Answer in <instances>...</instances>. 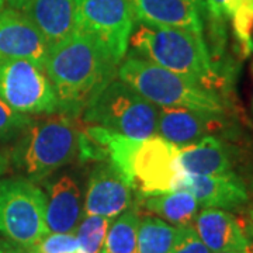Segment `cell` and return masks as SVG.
Segmentation results:
<instances>
[{
  "label": "cell",
  "instance_id": "d6a6232c",
  "mask_svg": "<svg viewBox=\"0 0 253 253\" xmlns=\"http://www.w3.org/2000/svg\"><path fill=\"white\" fill-rule=\"evenodd\" d=\"M200 3H201V4H204V0H199ZM204 6H206V4H204Z\"/></svg>",
  "mask_w": 253,
  "mask_h": 253
},
{
  "label": "cell",
  "instance_id": "cb8c5ba5",
  "mask_svg": "<svg viewBox=\"0 0 253 253\" xmlns=\"http://www.w3.org/2000/svg\"><path fill=\"white\" fill-rule=\"evenodd\" d=\"M31 120V116L18 113L0 99V142L14 141Z\"/></svg>",
  "mask_w": 253,
  "mask_h": 253
},
{
  "label": "cell",
  "instance_id": "4fadbf2b",
  "mask_svg": "<svg viewBox=\"0 0 253 253\" xmlns=\"http://www.w3.org/2000/svg\"><path fill=\"white\" fill-rule=\"evenodd\" d=\"M221 128V114L180 107H161L158 110L156 132L177 146L199 142L206 136L214 135Z\"/></svg>",
  "mask_w": 253,
  "mask_h": 253
},
{
  "label": "cell",
  "instance_id": "44dd1931",
  "mask_svg": "<svg viewBox=\"0 0 253 253\" xmlns=\"http://www.w3.org/2000/svg\"><path fill=\"white\" fill-rule=\"evenodd\" d=\"M176 226L168 224L159 217H141L136 253H169L176 236Z\"/></svg>",
  "mask_w": 253,
  "mask_h": 253
},
{
  "label": "cell",
  "instance_id": "ffe728a7",
  "mask_svg": "<svg viewBox=\"0 0 253 253\" xmlns=\"http://www.w3.org/2000/svg\"><path fill=\"white\" fill-rule=\"evenodd\" d=\"M139 214L136 208H128L110 224L100 253H136Z\"/></svg>",
  "mask_w": 253,
  "mask_h": 253
},
{
  "label": "cell",
  "instance_id": "2e32d148",
  "mask_svg": "<svg viewBox=\"0 0 253 253\" xmlns=\"http://www.w3.org/2000/svg\"><path fill=\"white\" fill-rule=\"evenodd\" d=\"M189 191L200 207L234 210L248 203V190L235 173L226 174H184L180 189Z\"/></svg>",
  "mask_w": 253,
  "mask_h": 253
},
{
  "label": "cell",
  "instance_id": "d6986e66",
  "mask_svg": "<svg viewBox=\"0 0 253 253\" xmlns=\"http://www.w3.org/2000/svg\"><path fill=\"white\" fill-rule=\"evenodd\" d=\"M139 204L149 212L155 214L163 221L173 226L191 225L196 215L199 214L197 200L184 190H176L163 194L141 196Z\"/></svg>",
  "mask_w": 253,
  "mask_h": 253
},
{
  "label": "cell",
  "instance_id": "d4e9b609",
  "mask_svg": "<svg viewBox=\"0 0 253 253\" xmlns=\"http://www.w3.org/2000/svg\"><path fill=\"white\" fill-rule=\"evenodd\" d=\"M169 253H211L200 239L193 224L177 226L176 236Z\"/></svg>",
  "mask_w": 253,
  "mask_h": 253
},
{
  "label": "cell",
  "instance_id": "e0dca14e",
  "mask_svg": "<svg viewBox=\"0 0 253 253\" xmlns=\"http://www.w3.org/2000/svg\"><path fill=\"white\" fill-rule=\"evenodd\" d=\"M193 226L211 253L242 251L253 244L239 219L221 208H203Z\"/></svg>",
  "mask_w": 253,
  "mask_h": 253
},
{
  "label": "cell",
  "instance_id": "5b68a950",
  "mask_svg": "<svg viewBox=\"0 0 253 253\" xmlns=\"http://www.w3.org/2000/svg\"><path fill=\"white\" fill-rule=\"evenodd\" d=\"M83 121L142 141L156 134L158 109L123 81H114L84 109Z\"/></svg>",
  "mask_w": 253,
  "mask_h": 253
},
{
  "label": "cell",
  "instance_id": "83f0119b",
  "mask_svg": "<svg viewBox=\"0 0 253 253\" xmlns=\"http://www.w3.org/2000/svg\"><path fill=\"white\" fill-rule=\"evenodd\" d=\"M10 168V158L9 155L4 154L3 151H0V179L3 177V174H6Z\"/></svg>",
  "mask_w": 253,
  "mask_h": 253
},
{
  "label": "cell",
  "instance_id": "7a4b0ae2",
  "mask_svg": "<svg viewBox=\"0 0 253 253\" xmlns=\"http://www.w3.org/2000/svg\"><path fill=\"white\" fill-rule=\"evenodd\" d=\"M78 118L63 113L42 114L34 118L16 138L10 163L33 183H41L68 166L79 152Z\"/></svg>",
  "mask_w": 253,
  "mask_h": 253
},
{
  "label": "cell",
  "instance_id": "f1b7e54d",
  "mask_svg": "<svg viewBox=\"0 0 253 253\" xmlns=\"http://www.w3.org/2000/svg\"><path fill=\"white\" fill-rule=\"evenodd\" d=\"M218 253H253V244L249 245L248 248H245L242 251H226V252H218Z\"/></svg>",
  "mask_w": 253,
  "mask_h": 253
},
{
  "label": "cell",
  "instance_id": "ac0fdd59",
  "mask_svg": "<svg viewBox=\"0 0 253 253\" xmlns=\"http://www.w3.org/2000/svg\"><path fill=\"white\" fill-rule=\"evenodd\" d=\"M179 166L184 174H226L232 172L231 154L217 136L208 135L199 142L180 146Z\"/></svg>",
  "mask_w": 253,
  "mask_h": 253
},
{
  "label": "cell",
  "instance_id": "603a6c76",
  "mask_svg": "<svg viewBox=\"0 0 253 253\" xmlns=\"http://www.w3.org/2000/svg\"><path fill=\"white\" fill-rule=\"evenodd\" d=\"M231 23L241 55H251L253 51V0H242Z\"/></svg>",
  "mask_w": 253,
  "mask_h": 253
},
{
  "label": "cell",
  "instance_id": "8992f818",
  "mask_svg": "<svg viewBox=\"0 0 253 253\" xmlns=\"http://www.w3.org/2000/svg\"><path fill=\"white\" fill-rule=\"evenodd\" d=\"M46 234L45 193L26 177L0 179V235L30 249Z\"/></svg>",
  "mask_w": 253,
  "mask_h": 253
},
{
  "label": "cell",
  "instance_id": "836d02e7",
  "mask_svg": "<svg viewBox=\"0 0 253 253\" xmlns=\"http://www.w3.org/2000/svg\"><path fill=\"white\" fill-rule=\"evenodd\" d=\"M252 71H253V66H252ZM252 110H253V93H252Z\"/></svg>",
  "mask_w": 253,
  "mask_h": 253
},
{
  "label": "cell",
  "instance_id": "277c9868",
  "mask_svg": "<svg viewBox=\"0 0 253 253\" xmlns=\"http://www.w3.org/2000/svg\"><path fill=\"white\" fill-rule=\"evenodd\" d=\"M117 76L156 107L200 110L221 116L225 110L214 90L132 52L121 61Z\"/></svg>",
  "mask_w": 253,
  "mask_h": 253
},
{
  "label": "cell",
  "instance_id": "484cf974",
  "mask_svg": "<svg viewBox=\"0 0 253 253\" xmlns=\"http://www.w3.org/2000/svg\"><path fill=\"white\" fill-rule=\"evenodd\" d=\"M242 0H204L206 4V16L208 20L225 23V20H231L235 14Z\"/></svg>",
  "mask_w": 253,
  "mask_h": 253
},
{
  "label": "cell",
  "instance_id": "ba28073f",
  "mask_svg": "<svg viewBox=\"0 0 253 253\" xmlns=\"http://www.w3.org/2000/svg\"><path fill=\"white\" fill-rule=\"evenodd\" d=\"M73 3L75 30L96 37L120 65L135 26L129 0H73Z\"/></svg>",
  "mask_w": 253,
  "mask_h": 253
},
{
  "label": "cell",
  "instance_id": "30bf717a",
  "mask_svg": "<svg viewBox=\"0 0 253 253\" xmlns=\"http://www.w3.org/2000/svg\"><path fill=\"white\" fill-rule=\"evenodd\" d=\"M134 187L109 162H97L87 181L83 214L114 219L134 203Z\"/></svg>",
  "mask_w": 253,
  "mask_h": 253
},
{
  "label": "cell",
  "instance_id": "7c38bea8",
  "mask_svg": "<svg viewBox=\"0 0 253 253\" xmlns=\"http://www.w3.org/2000/svg\"><path fill=\"white\" fill-rule=\"evenodd\" d=\"M129 4L139 24L184 28L203 34L206 6L199 0H129Z\"/></svg>",
  "mask_w": 253,
  "mask_h": 253
},
{
  "label": "cell",
  "instance_id": "3957f363",
  "mask_svg": "<svg viewBox=\"0 0 253 253\" xmlns=\"http://www.w3.org/2000/svg\"><path fill=\"white\" fill-rule=\"evenodd\" d=\"M129 45L131 52L139 58L197 82L204 87L211 89L218 82L210 49L200 33L139 24L131 34Z\"/></svg>",
  "mask_w": 253,
  "mask_h": 253
},
{
  "label": "cell",
  "instance_id": "9c48e42d",
  "mask_svg": "<svg viewBox=\"0 0 253 253\" xmlns=\"http://www.w3.org/2000/svg\"><path fill=\"white\" fill-rule=\"evenodd\" d=\"M180 146L162 136L142 139L132 159L135 190L141 196H154L180 189L184 173L179 166Z\"/></svg>",
  "mask_w": 253,
  "mask_h": 253
},
{
  "label": "cell",
  "instance_id": "7402d4cb",
  "mask_svg": "<svg viewBox=\"0 0 253 253\" xmlns=\"http://www.w3.org/2000/svg\"><path fill=\"white\" fill-rule=\"evenodd\" d=\"M111 219L99 215H84L81 219L76 231L79 248L83 253H100L107 235Z\"/></svg>",
  "mask_w": 253,
  "mask_h": 253
},
{
  "label": "cell",
  "instance_id": "6da1fadb",
  "mask_svg": "<svg viewBox=\"0 0 253 253\" xmlns=\"http://www.w3.org/2000/svg\"><path fill=\"white\" fill-rule=\"evenodd\" d=\"M118 63L96 37L79 30L49 48L45 73L58 100V111L79 118L116 79Z\"/></svg>",
  "mask_w": 253,
  "mask_h": 253
},
{
  "label": "cell",
  "instance_id": "f546056e",
  "mask_svg": "<svg viewBox=\"0 0 253 253\" xmlns=\"http://www.w3.org/2000/svg\"><path fill=\"white\" fill-rule=\"evenodd\" d=\"M65 253H83L81 251V248L79 249H75V251H69V252H65Z\"/></svg>",
  "mask_w": 253,
  "mask_h": 253
},
{
  "label": "cell",
  "instance_id": "4316f807",
  "mask_svg": "<svg viewBox=\"0 0 253 253\" xmlns=\"http://www.w3.org/2000/svg\"><path fill=\"white\" fill-rule=\"evenodd\" d=\"M0 253H34L27 248L18 246V245L10 242L7 239L0 241Z\"/></svg>",
  "mask_w": 253,
  "mask_h": 253
},
{
  "label": "cell",
  "instance_id": "52a82bcc",
  "mask_svg": "<svg viewBox=\"0 0 253 253\" xmlns=\"http://www.w3.org/2000/svg\"><path fill=\"white\" fill-rule=\"evenodd\" d=\"M0 99L27 116L58 113V100L45 71L23 59L0 56Z\"/></svg>",
  "mask_w": 253,
  "mask_h": 253
},
{
  "label": "cell",
  "instance_id": "8fae6325",
  "mask_svg": "<svg viewBox=\"0 0 253 253\" xmlns=\"http://www.w3.org/2000/svg\"><path fill=\"white\" fill-rule=\"evenodd\" d=\"M49 44L38 28L17 10L0 11V56L23 59L45 71Z\"/></svg>",
  "mask_w": 253,
  "mask_h": 253
},
{
  "label": "cell",
  "instance_id": "9a60e30c",
  "mask_svg": "<svg viewBox=\"0 0 253 253\" xmlns=\"http://www.w3.org/2000/svg\"><path fill=\"white\" fill-rule=\"evenodd\" d=\"M7 4L38 28L49 48L75 31L73 0H7Z\"/></svg>",
  "mask_w": 253,
  "mask_h": 253
},
{
  "label": "cell",
  "instance_id": "4dcf8cb0",
  "mask_svg": "<svg viewBox=\"0 0 253 253\" xmlns=\"http://www.w3.org/2000/svg\"><path fill=\"white\" fill-rule=\"evenodd\" d=\"M7 0H0V11L3 10V6H4V3H6Z\"/></svg>",
  "mask_w": 253,
  "mask_h": 253
},
{
  "label": "cell",
  "instance_id": "5bb4252c",
  "mask_svg": "<svg viewBox=\"0 0 253 253\" xmlns=\"http://www.w3.org/2000/svg\"><path fill=\"white\" fill-rule=\"evenodd\" d=\"M45 222L49 232L73 234L83 215L82 190L71 174L45 181Z\"/></svg>",
  "mask_w": 253,
  "mask_h": 253
},
{
  "label": "cell",
  "instance_id": "1f68e13d",
  "mask_svg": "<svg viewBox=\"0 0 253 253\" xmlns=\"http://www.w3.org/2000/svg\"><path fill=\"white\" fill-rule=\"evenodd\" d=\"M251 217H252V224H253V210L251 211Z\"/></svg>",
  "mask_w": 253,
  "mask_h": 253
}]
</instances>
